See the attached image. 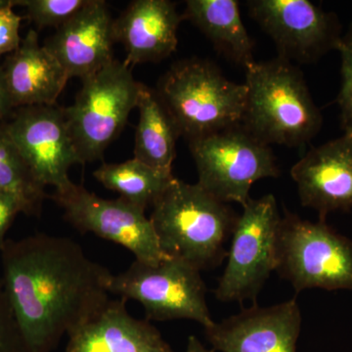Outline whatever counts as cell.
Wrapping results in <instances>:
<instances>
[{"mask_svg":"<svg viewBox=\"0 0 352 352\" xmlns=\"http://www.w3.org/2000/svg\"><path fill=\"white\" fill-rule=\"evenodd\" d=\"M0 252L4 291L25 352L54 351L110 302L112 273L75 241L39 233L6 240Z\"/></svg>","mask_w":352,"mask_h":352,"instance_id":"6da1fadb","label":"cell"},{"mask_svg":"<svg viewBox=\"0 0 352 352\" xmlns=\"http://www.w3.org/2000/svg\"><path fill=\"white\" fill-rule=\"evenodd\" d=\"M238 215L200 185L175 178L153 205L151 220L162 251L199 271L227 256Z\"/></svg>","mask_w":352,"mask_h":352,"instance_id":"7a4b0ae2","label":"cell"},{"mask_svg":"<svg viewBox=\"0 0 352 352\" xmlns=\"http://www.w3.org/2000/svg\"><path fill=\"white\" fill-rule=\"evenodd\" d=\"M242 126L264 144L302 147L321 131L323 116L300 69L278 57L245 67Z\"/></svg>","mask_w":352,"mask_h":352,"instance_id":"3957f363","label":"cell"},{"mask_svg":"<svg viewBox=\"0 0 352 352\" xmlns=\"http://www.w3.org/2000/svg\"><path fill=\"white\" fill-rule=\"evenodd\" d=\"M187 140L204 138L242 124L247 87L227 80L212 62H178L162 78L157 91Z\"/></svg>","mask_w":352,"mask_h":352,"instance_id":"277c9868","label":"cell"},{"mask_svg":"<svg viewBox=\"0 0 352 352\" xmlns=\"http://www.w3.org/2000/svg\"><path fill=\"white\" fill-rule=\"evenodd\" d=\"M275 271L296 293L352 289V241L325 220L311 222L285 210L278 229Z\"/></svg>","mask_w":352,"mask_h":352,"instance_id":"5b68a950","label":"cell"},{"mask_svg":"<svg viewBox=\"0 0 352 352\" xmlns=\"http://www.w3.org/2000/svg\"><path fill=\"white\" fill-rule=\"evenodd\" d=\"M141 87L132 76L131 67L116 59L82 80L75 104L64 108L82 164L100 159L118 138L129 113L138 108Z\"/></svg>","mask_w":352,"mask_h":352,"instance_id":"8992f818","label":"cell"},{"mask_svg":"<svg viewBox=\"0 0 352 352\" xmlns=\"http://www.w3.org/2000/svg\"><path fill=\"white\" fill-rule=\"evenodd\" d=\"M198 184L222 203L245 206L254 182L280 175L270 145L242 124L188 141Z\"/></svg>","mask_w":352,"mask_h":352,"instance_id":"52a82bcc","label":"cell"},{"mask_svg":"<svg viewBox=\"0 0 352 352\" xmlns=\"http://www.w3.org/2000/svg\"><path fill=\"white\" fill-rule=\"evenodd\" d=\"M109 292L140 302L148 321L190 319L204 328L214 322L201 271L180 259L168 258L157 264L135 259L126 271L113 275Z\"/></svg>","mask_w":352,"mask_h":352,"instance_id":"ba28073f","label":"cell"},{"mask_svg":"<svg viewBox=\"0 0 352 352\" xmlns=\"http://www.w3.org/2000/svg\"><path fill=\"white\" fill-rule=\"evenodd\" d=\"M234 226L227 264L215 298L221 302H242L256 298L276 268L278 229L281 215L275 197L250 199Z\"/></svg>","mask_w":352,"mask_h":352,"instance_id":"9c48e42d","label":"cell"},{"mask_svg":"<svg viewBox=\"0 0 352 352\" xmlns=\"http://www.w3.org/2000/svg\"><path fill=\"white\" fill-rule=\"evenodd\" d=\"M51 198L63 208L65 219L80 232H91L122 245L141 263L157 264L168 258L142 208L122 198H100L75 183Z\"/></svg>","mask_w":352,"mask_h":352,"instance_id":"30bf717a","label":"cell"},{"mask_svg":"<svg viewBox=\"0 0 352 352\" xmlns=\"http://www.w3.org/2000/svg\"><path fill=\"white\" fill-rule=\"evenodd\" d=\"M1 124L41 186L54 187L55 192L73 186L69 168L82 162L69 133L64 108H18Z\"/></svg>","mask_w":352,"mask_h":352,"instance_id":"8fae6325","label":"cell"},{"mask_svg":"<svg viewBox=\"0 0 352 352\" xmlns=\"http://www.w3.org/2000/svg\"><path fill=\"white\" fill-rule=\"evenodd\" d=\"M250 16L274 41L280 58L314 63L338 50L342 28L337 14L308 0H252Z\"/></svg>","mask_w":352,"mask_h":352,"instance_id":"7c38bea8","label":"cell"},{"mask_svg":"<svg viewBox=\"0 0 352 352\" xmlns=\"http://www.w3.org/2000/svg\"><path fill=\"white\" fill-rule=\"evenodd\" d=\"M302 314L296 298L268 307L254 305L205 330L214 351L296 352Z\"/></svg>","mask_w":352,"mask_h":352,"instance_id":"4fadbf2b","label":"cell"},{"mask_svg":"<svg viewBox=\"0 0 352 352\" xmlns=\"http://www.w3.org/2000/svg\"><path fill=\"white\" fill-rule=\"evenodd\" d=\"M303 207L325 220L331 212H352V132L311 148L292 168Z\"/></svg>","mask_w":352,"mask_h":352,"instance_id":"5bb4252c","label":"cell"},{"mask_svg":"<svg viewBox=\"0 0 352 352\" xmlns=\"http://www.w3.org/2000/svg\"><path fill=\"white\" fill-rule=\"evenodd\" d=\"M113 23L105 1L89 0L43 46L56 58L69 78L83 80L113 61Z\"/></svg>","mask_w":352,"mask_h":352,"instance_id":"9a60e30c","label":"cell"},{"mask_svg":"<svg viewBox=\"0 0 352 352\" xmlns=\"http://www.w3.org/2000/svg\"><path fill=\"white\" fill-rule=\"evenodd\" d=\"M184 20L168 0H136L113 23L116 41L124 45L126 63L159 62L177 46V30Z\"/></svg>","mask_w":352,"mask_h":352,"instance_id":"2e32d148","label":"cell"},{"mask_svg":"<svg viewBox=\"0 0 352 352\" xmlns=\"http://www.w3.org/2000/svg\"><path fill=\"white\" fill-rule=\"evenodd\" d=\"M1 69L13 109L56 105L69 80L56 58L39 44L34 30H30L19 48L6 58Z\"/></svg>","mask_w":352,"mask_h":352,"instance_id":"e0dca14e","label":"cell"},{"mask_svg":"<svg viewBox=\"0 0 352 352\" xmlns=\"http://www.w3.org/2000/svg\"><path fill=\"white\" fill-rule=\"evenodd\" d=\"M126 298L110 300L94 320L69 336L66 352H175L148 320L134 318Z\"/></svg>","mask_w":352,"mask_h":352,"instance_id":"ac0fdd59","label":"cell"},{"mask_svg":"<svg viewBox=\"0 0 352 352\" xmlns=\"http://www.w3.org/2000/svg\"><path fill=\"white\" fill-rule=\"evenodd\" d=\"M219 52L244 68L254 62V43L241 19L236 0H188L183 14Z\"/></svg>","mask_w":352,"mask_h":352,"instance_id":"d6986e66","label":"cell"},{"mask_svg":"<svg viewBox=\"0 0 352 352\" xmlns=\"http://www.w3.org/2000/svg\"><path fill=\"white\" fill-rule=\"evenodd\" d=\"M138 108L134 159L155 170L173 173L176 156V139L179 138L175 122L164 107L157 91L141 87Z\"/></svg>","mask_w":352,"mask_h":352,"instance_id":"ffe728a7","label":"cell"},{"mask_svg":"<svg viewBox=\"0 0 352 352\" xmlns=\"http://www.w3.org/2000/svg\"><path fill=\"white\" fill-rule=\"evenodd\" d=\"M94 175L104 187L143 210L153 207L175 179L173 173L155 170L134 157L122 164H104Z\"/></svg>","mask_w":352,"mask_h":352,"instance_id":"44dd1931","label":"cell"},{"mask_svg":"<svg viewBox=\"0 0 352 352\" xmlns=\"http://www.w3.org/2000/svg\"><path fill=\"white\" fill-rule=\"evenodd\" d=\"M0 191L17 199L23 214H38L47 197L18 151L17 147L0 124Z\"/></svg>","mask_w":352,"mask_h":352,"instance_id":"7402d4cb","label":"cell"},{"mask_svg":"<svg viewBox=\"0 0 352 352\" xmlns=\"http://www.w3.org/2000/svg\"><path fill=\"white\" fill-rule=\"evenodd\" d=\"M89 0H21L16 6H24L27 17L39 28L60 27L87 6Z\"/></svg>","mask_w":352,"mask_h":352,"instance_id":"603a6c76","label":"cell"},{"mask_svg":"<svg viewBox=\"0 0 352 352\" xmlns=\"http://www.w3.org/2000/svg\"><path fill=\"white\" fill-rule=\"evenodd\" d=\"M342 58L340 75L342 85L337 103L340 108V129L344 133L352 132V24L349 25L346 34L342 36L339 47Z\"/></svg>","mask_w":352,"mask_h":352,"instance_id":"cb8c5ba5","label":"cell"},{"mask_svg":"<svg viewBox=\"0 0 352 352\" xmlns=\"http://www.w3.org/2000/svg\"><path fill=\"white\" fill-rule=\"evenodd\" d=\"M0 352H25L24 340L0 278Z\"/></svg>","mask_w":352,"mask_h":352,"instance_id":"d4e9b609","label":"cell"},{"mask_svg":"<svg viewBox=\"0 0 352 352\" xmlns=\"http://www.w3.org/2000/svg\"><path fill=\"white\" fill-rule=\"evenodd\" d=\"M15 6V1L10 0L8 4L0 7V56L17 50L22 43L19 34L22 18L14 12Z\"/></svg>","mask_w":352,"mask_h":352,"instance_id":"484cf974","label":"cell"},{"mask_svg":"<svg viewBox=\"0 0 352 352\" xmlns=\"http://www.w3.org/2000/svg\"><path fill=\"white\" fill-rule=\"evenodd\" d=\"M21 212H23V210L17 199L10 194L0 191V251L6 244L7 231Z\"/></svg>","mask_w":352,"mask_h":352,"instance_id":"4316f807","label":"cell"},{"mask_svg":"<svg viewBox=\"0 0 352 352\" xmlns=\"http://www.w3.org/2000/svg\"><path fill=\"white\" fill-rule=\"evenodd\" d=\"M12 104L9 99L6 82H4L3 74L0 67V124L6 122L13 112Z\"/></svg>","mask_w":352,"mask_h":352,"instance_id":"83f0119b","label":"cell"},{"mask_svg":"<svg viewBox=\"0 0 352 352\" xmlns=\"http://www.w3.org/2000/svg\"><path fill=\"white\" fill-rule=\"evenodd\" d=\"M186 352H214L208 349L195 336H190L187 342Z\"/></svg>","mask_w":352,"mask_h":352,"instance_id":"f1b7e54d","label":"cell"},{"mask_svg":"<svg viewBox=\"0 0 352 352\" xmlns=\"http://www.w3.org/2000/svg\"><path fill=\"white\" fill-rule=\"evenodd\" d=\"M9 2H10V0H0V7L6 6Z\"/></svg>","mask_w":352,"mask_h":352,"instance_id":"f546056e","label":"cell"}]
</instances>
